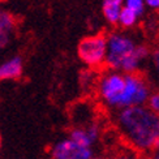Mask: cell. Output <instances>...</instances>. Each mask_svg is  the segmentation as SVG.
I'll return each instance as SVG.
<instances>
[{
  "label": "cell",
  "mask_w": 159,
  "mask_h": 159,
  "mask_svg": "<svg viewBox=\"0 0 159 159\" xmlns=\"http://www.w3.org/2000/svg\"><path fill=\"white\" fill-rule=\"evenodd\" d=\"M97 76L94 75V72L91 69H88V70H84L81 76H80V85H81V88L88 90L90 89L91 86H97Z\"/></svg>",
  "instance_id": "12"
},
{
  "label": "cell",
  "mask_w": 159,
  "mask_h": 159,
  "mask_svg": "<svg viewBox=\"0 0 159 159\" xmlns=\"http://www.w3.org/2000/svg\"><path fill=\"white\" fill-rule=\"evenodd\" d=\"M24 72V60L21 56H12L0 63V82L18 80Z\"/></svg>",
  "instance_id": "9"
},
{
  "label": "cell",
  "mask_w": 159,
  "mask_h": 159,
  "mask_svg": "<svg viewBox=\"0 0 159 159\" xmlns=\"http://www.w3.org/2000/svg\"><path fill=\"white\" fill-rule=\"evenodd\" d=\"M114 159H137V158L134 155H130V154H120V155L115 157Z\"/></svg>",
  "instance_id": "18"
},
{
  "label": "cell",
  "mask_w": 159,
  "mask_h": 159,
  "mask_svg": "<svg viewBox=\"0 0 159 159\" xmlns=\"http://www.w3.org/2000/svg\"><path fill=\"white\" fill-rule=\"evenodd\" d=\"M51 159H91L93 149L82 146L69 137L55 142L50 150Z\"/></svg>",
  "instance_id": "6"
},
{
  "label": "cell",
  "mask_w": 159,
  "mask_h": 159,
  "mask_svg": "<svg viewBox=\"0 0 159 159\" xmlns=\"http://www.w3.org/2000/svg\"><path fill=\"white\" fill-rule=\"evenodd\" d=\"M16 26V17L9 11L0 8V51L11 43Z\"/></svg>",
  "instance_id": "8"
},
{
  "label": "cell",
  "mask_w": 159,
  "mask_h": 159,
  "mask_svg": "<svg viewBox=\"0 0 159 159\" xmlns=\"http://www.w3.org/2000/svg\"><path fill=\"white\" fill-rule=\"evenodd\" d=\"M150 56L145 44H137L124 33H112L107 37V54L104 64L110 70L121 73H137L141 64Z\"/></svg>",
  "instance_id": "2"
},
{
  "label": "cell",
  "mask_w": 159,
  "mask_h": 159,
  "mask_svg": "<svg viewBox=\"0 0 159 159\" xmlns=\"http://www.w3.org/2000/svg\"><path fill=\"white\" fill-rule=\"evenodd\" d=\"M123 7H124V0H103L102 13L106 21L111 25H116Z\"/></svg>",
  "instance_id": "10"
},
{
  "label": "cell",
  "mask_w": 159,
  "mask_h": 159,
  "mask_svg": "<svg viewBox=\"0 0 159 159\" xmlns=\"http://www.w3.org/2000/svg\"><path fill=\"white\" fill-rule=\"evenodd\" d=\"M150 57H151V64H153V67L157 72V76L159 78V46L150 52Z\"/></svg>",
  "instance_id": "15"
},
{
  "label": "cell",
  "mask_w": 159,
  "mask_h": 159,
  "mask_svg": "<svg viewBox=\"0 0 159 159\" xmlns=\"http://www.w3.org/2000/svg\"><path fill=\"white\" fill-rule=\"evenodd\" d=\"M101 136V128L97 123H90L86 124L84 127H75L72 128L69 132V138L73 140L75 142L82 145L86 148H91L94 146V143L99 140Z\"/></svg>",
  "instance_id": "7"
},
{
  "label": "cell",
  "mask_w": 159,
  "mask_h": 159,
  "mask_svg": "<svg viewBox=\"0 0 159 159\" xmlns=\"http://www.w3.org/2000/svg\"><path fill=\"white\" fill-rule=\"evenodd\" d=\"M138 20V16L136 15V13L133 11H130L128 8H125V7H123V9L120 12V16H119V21L117 24L121 25L123 28H132V26H134L136 22Z\"/></svg>",
  "instance_id": "11"
},
{
  "label": "cell",
  "mask_w": 159,
  "mask_h": 159,
  "mask_svg": "<svg viewBox=\"0 0 159 159\" xmlns=\"http://www.w3.org/2000/svg\"><path fill=\"white\" fill-rule=\"evenodd\" d=\"M0 145H2V140H0Z\"/></svg>",
  "instance_id": "20"
},
{
  "label": "cell",
  "mask_w": 159,
  "mask_h": 159,
  "mask_svg": "<svg viewBox=\"0 0 159 159\" xmlns=\"http://www.w3.org/2000/svg\"><path fill=\"white\" fill-rule=\"evenodd\" d=\"M125 86V76L121 72L108 70L97 81V91L101 101L110 108L117 110L119 99Z\"/></svg>",
  "instance_id": "5"
},
{
  "label": "cell",
  "mask_w": 159,
  "mask_h": 159,
  "mask_svg": "<svg viewBox=\"0 0 159 159\" xmlns=\"http://www.w3.org/2000/svg\"><path fill=\"white\" fill-rule=\"evenodd\" d=\"M116 128L124 141L141 153H150L159 141V115L148 106L119 110Z\"/></svg>",
  "instance_id": "1"
},
{
  "label": "cell",
  "mask_w": 159,
  "mask_h": 159,
  "mask_svg": "<svg viewBox=\"0 0 159 159\" xmlns=\"http://www.w3.org/2000/svg\"><path fill=\"white\" fill-rule=\"evenodd\" d=\"M148 159H159V141L157 142V145L154 146V149L149 153Z\"/></svg>",
  "instance_id": "16"
},
{
  "label": "cell",
  "mask_w": 159,
  "mask_h": 159,
  "mask_svg": "<svg viewBox=\"0 0 159 159\" xmlns=\"http://www.w3.org/2000/svg\"><path fill=\"white\" fill-rule=\"evenodd\" d=\"M107 54V37L103 34L89 35L81 39L77 46V55L89 68H98L104 64Z\"/></svg>",
  "instance_id": "4"
},
{
  "label": "cell",
  "mask_w": 159,
  "mask_h": 159,
  "mask_svg": "<svg viewBox=\"0 0 159 159\" xmlns=\"http://www.w3.org/2000/svg\"><path fill=\"white\" fill-rule=\"evenodd\" d=\"M146 103H148V108H150L153 112L159 115V91L150 93Z\"/></svg>",
  "instance_id": "14"
},
{
  "label": "cell",
  "mask_w": 159,
  "mask_h": 159,
  "mask_svg": "<svg viewBox=\"0 0 159 159\" xmlns=\"http://www.w3.org/2000/svg\"><path fill=\"white\" fill-rule=\"evenodd\" d=\"M125 86L117 103V111L133 106H145L151 89L146 78L138 73H124Z\"/></svg>",
  "instance_id": "3"
},
{
  "label": "cell",
  "mask_w": 159,
  "mask_h": 159,
  "mask_svg": "<svg viewBox=\"0 0 159 159\" xmlns=\"http://www.w3.org/2000/svg\"><path fill=\"white\" fill-rule=\"evenodd\" d=\"M124 7L130 11H133L140 17L145 12V0H124Z\"/></svg>",
  "instance_id": "13"
},
{
  "label": "cell",
  "mask_w": 159,
  "mask_h": 159,
  "mask_svg": "<svg viewBox=\"0 0 159 159\" xmlns=\"http://www.w3.org/2000/svg\"><path fill=\"white\" fill-rule=\"evenodd\" d=\"M145 5L151 9H159V0H145Z\"/></svg>",
  "instance_id": "17"
},
{
  "label": "cell",
  "mask_w": 159,
  "mask_h": 159,
  "mask_svg": "<svg viewBox=\"0 0 159 159\" xmlns=\"http://www.w3.org/2000/svg\"><path fill=\"white\" fill-rule=\"evenodd\" d=\"M91 159H104V158H102V157H93Z\"/></svg>",
  "instance_id": "19"
}]
</instances>
